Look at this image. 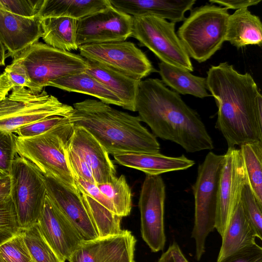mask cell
<instances>
[{"label":"cell","mask_w":262,"mask_h":262,"mask_svg":"<svg viewBox=\"0 0 262 262\" xmlns=\"http://www.w3.org/2000/svg\"><path fill=\"white\" fill-rule=\"evenodd\" d=\"M207 90L218 108L215 127L228 147L262 142V96L252 76L227 62L207 72Z\"/></svg>","instance_id":"6da1fadb"},{"label":"cell","mask_w":262,"mask_h":262,"mask_svg":"<svg viewBox=\"0 0 262 262\" xmlns=\"http://www.w3.org/2000/svg\"><path fill=\"white\" fill-rule=\"evenodd\" d=\"M136 111L141 121L149 126L156 137L174 142L188 152L214 148L213 140L198 114L159 79L140 81Z\"/></svg>","instance_id":"7a4b0ae2"},{"label":"cell","mask_w":262,"mask_h":262,"mask_svg":"<svg viewBox=\"0 0 262 262\" xmlns=\"http://www.w3.org/2000/svg\"><path fill=\"white\" fill-rule=\"evenodd\" d=\"M73 107L69 122L88 130L108 154L160 152L156 137L141 124L138 116L91 99L75 103Z\"/></svg>","instance_id":"3957f363"},{"label":"cell","mask_w":262,"mask_h":262,"mask_svg":"<svg viewBox=\"0 0 262 262\" xmlns=\"http://www.w3.org/2000/svg\"><path fill=\"white\" fill-rule=\"evenodd\" d=\"M74 129L69 122L33 137H16V152L33 164L43 174L59 182L80 194L69 167L67 150Z\"/></svg>","instance_id":"277c9868"},{"label":"cell","mask_w":262,"mask_h":262,"mask_svg":"<svg viewBox=\"0 0 262 262\" xmlns=\"http://www.w3.org/2000/svg\"><path fill=\"white\" fill-rule=\"evenodd\" d=\"M229 15L227 8L212 4L191 11L177 31L189 57L203 62L221 49L225 41Z\"/></svg>","instance_id":"5b68a950"},{"label":"cell","mask_w":262,"mask_h":262,"mask_svg":"<svg viewBox=\"0 0 262 262\" xmlns=\"http://www.w3.org/2000/svg\"><path fill=\"white\" fill-rule=\"evenodd\" d=\"M14 58L26 70L30 80L28 89L35 94L40 93L56 80L84 72L88 67V60L80 55L39 41Z\"/></svg>","instance_id":"8992f818"},{"label":"cell","mask_w":262,"mask_h":262,"mask_svg":"<svg viewBox=\"0 0 262 262\" xmlns=\"http://www.w3.org/2000/svg\"><path fill=\"white\" fill-rule=\"evenodd\" d=\"M224 155L210 151L199 165L192 187L194 198V222L192 237L195 243V258L205 252L208 235L215 229L218 184Z\"/></svg>","instance_id":"52a82bcc"},{"label":"cell","mask_w":262,"mask_h":262,"mask_svg":"<svg viewBox=\"0 0 262 262\" xmlns=\"http://www.w3.org/2000/svg\"><path fill=\"white\" fill-rule=\"evenodd\" d=\"M73 110L45 89L35 94L27 88L15 87L0 100V130L14 133L20 127L50 116L68 117Z\"/></svg>","instance_id":"ba28073f"},{"label":"cell","mask_w":262,"mask_h":262,"mask_svg":"<svg viewBox=\"0 0 262 262\" xmlns=\"http://www.w3.org/2000/svg\"><path fill=\"white\" fill-rule=\"evenodd\" d=\"M11 196L22 230L37 224L47 195L42 173L17 154L10 173Z\"/></svg>","instance_id":"9c48e42d"},{"label":"cell","mask_w":262,"mask_h":262,"mask_svg":"<svg viewBox=\"0 0 262 262\" xmlns=\"http://www.w3.org/2000/svg\"><path fill=\"white\" fill-rule=\"evenodd\" d=\"M175 24L153 15L133 17L131 36L161 61L192 72L193 65L175 32Z\"/></svg>","instance_id":"30bf717a"},{"label":"cell","mask_w":262,"mask_h":262,"mask_svg":"<svg viewBox=\"0 0 262 262\" xmlns=\"http://www.w3.org/2000/svg\"><path fill=\"white\" fill-rule=\"evenodd\" d=\"M80 55L141 80L157 71L146 55L130 41H123L81 46Z\"/></svg>","instance_id":"8fae6325"},{"label":"cell","mask_w":262,"mask_h":262,"mask_svg":"<svg viewBox=\"0 0 262 262\" xmlns=\"http://www.w3.org/2000/svg\"><path fill=\"white\" fill-rule=\"evenodd\" d=\"M165 185L160 176L146 175L138 202L141 232L151 251L162 250L166 242L164 231Z\"/></svg>","instance_id":"7c38bea8"},{"label":"cell","mask_w":262,"mask_h":262,"mask_svg":"<svg viewBox=\"0 0 262 262\" xmlns=\"http://www.w3.org/2000/svg\"><path fill=\"white\" fill-rule=\"evenodd\" d=\"M246 184L239 149L228 147L224 155L217 190L215 228L221 237L240 202L242 192Z\"/></svg>","instance_id":"4fadbf2b"},{"label":"cell","mask_w":262,"mask_h":262,"mask_svg":"<svg viewBox=\"0 0 262 262\" xmlns=\"http://www.w3.org/2000/svg\"><path fill=\"white\" fill-rule=\"evenodd\" d=\"M133 17L111 5L77 20L78 47L123 41L130 37Z\"/></svg>","instance_id":"5bb4252c"},{"label":"cell","mask_w":262,"mask_h":262,"mask_svg":"<svg viewBox=\"0 0 262 262\" xmlns=\"http://www.w3.org/2000/svg\"><path fill=\"white\" fill-rule=\"evenodd\" d=\"M136 239L127 230L118 234L83 240L69 262H135Z\"/></svg>","instance_id":"9a60e30c"},{"label":"cell","mask_w":262,"mask_h":262,"mask_svg":"<svg viewBox=\"0 0 262 262\" xmlns=\"http://www.w3.org/2000/svg\"><path fill=\"white\" fill-rule=\"evenodd\" d=\"M41 234L62 260H69L83 241L78 232L46 195L37 223Z\"/></svg>","instance_id":"2e32d148"},{"label":"cell","mask_w":262,"mask_h":262,"mask_svg":"<svg viewBox=\"0 0 262 262\" xmlns=\"http://www.w3.org/2000/svg\"><path fill=\"white\" fill-rule=\"evenodd\" d=\"M43 176L47 195L82 239L91 240L99 237L97 228L81 200L80 193L73 192L51 177Z\"/></svg>","instance_id":"e0dca14e"},{"label":"cell","mask_w":262,"mask_h":262,"mask_svg":"<svg viewBox=\"0 0 262 262\" xmlns=\"http://www.w3.org/2000/svg\"><path fill=\"white\" fill-rule=\"evenodd\" d=\"M69 149L81 157L91 169L96 184L109 182L116 170L108 154L85 128L74 126Z\"/></svg>","instance_id":"ac0fdd59"},{"label":"cell","mask_w":262,"mask_h":262,"mask_svg":"<svg viewBox=\"0 0 262 262\" xmlns=\"http://www.w3.org/2000/svg\"><path fill=\"white\" fill-rule=\"evenodd\" d=\"M42 33L38 17H25L0 9V40L7 57L14 58L38 42Z\"/></svg>","instance_id":"d6986e66"},{"label":"cell","mask_w":262,"mask_h":262,"mask_svg":"<svg viewBox=\"0 0 262 262\" xmlns=\"http://www.w3.org/2000/svg\"><path fill=\"white\" fill-rule=\"evenodd\" d=\"M118 10L133 17L153 15L170 22L184 21L185 13L192 9L195 0H109Z\"/></svg>","instance_id":"ffe728a7"},{"label":"cell","mask_w":262,"mask_h":262,"mask_svg":"<svg viewBox=\"0 0 262 262\" xmlns=\"http://www.w3.org/2000/svg\"><path fill=\"white\" fill-rule=\"evenodd\" d=\"M117 163L145 172L146 175L161 174L187 169L195 164L184 155L169 157L160 152H127L114 155Z\"/></svg>","instance_id":"44dd1931"},{"label":"cell","mask_w":262,"mask_h":262,"mask_svg":"<svg viewBox=\"0 0 262 262\" xmlns=\"http://www.w3.org/2000/svg\"><path fill=\"white\" fill-rule=\"evenodd\" d=\"M88 61V67L85 72L114 93L121 101L122 108L135 112L136 99L141 80L132 78L98 62Z\"/></svg>","instance_id":"7402d4cb"},{"label":"cell","mask_w":262,"mask_h":262,"mask_svg":"<svg viewBox=\"0 0 262 262\" xmlns=\"http://www.w3.org/2000/svg\"><path fill=\"white\" fill-rule=\"evenodd\" d=\"M225 41L239 49L248 45L261 47L262 24L259 17L244 8L229 15Z\"/></svg>","instance_id":"603a6c76"},{"label":"cell","mask_w":262,"mask_h":262,"mask_svg":"<svg viewBox=\"0 0 262 262\" xmlns=\"http://www.w3.org/2000/svg\"><path fill=\"white\" fill-rule=\"evenodd\" d=\"M257 235L246 219L240 202L224 231L217 261L246 246L254 244Z\"/></svg>","instance_id":"cb8c5ba5"},{"label":"cell","mask_w":262,"mask_h":262,"mask_svg":"<svg viewBox=\"0 0 262 262\" xmlns=\"http://www.w3.org/2000/svg\"><path fill=\"white\" fill-rule=\"evenodd\" d=\"M111 5L109 0H43L37 17H66L79 20Z\"/></svg>","instance_id":"d4e9b609"},{"label":"cell","mask_w":262,"mask_h":262,"mask_svg":"<svg viewBox=\"0 0 262 262\" xmlns=\"http://www.w3.org/2000/svg\"><path fill=\"white\" fill-rule=\"evenodd\" d=\"M41 38L45 43L57 49L70 52L77 50V20L66 17L42 19Z\"/></svg>","instance_id":"484cf974"},{"label":"cell","mask_w":262,"mask_h":262,"mask_svg":"<svg viewBox=\"0 0 262 262\" xmlns=\"http://www.w3.org/2000/svg\"><path fill=\"white\" fill-rule=\"evenodd\" d=\"M69 92H76L95 97L107 104L122 107L121 101L106 86L86 72H82L61 78L50 84Z\"/></svg>","instance_id":"4316f807"},{"label":"cell","mask_w":262,"mask_h":262,"mask_svg":"<svg viewBox=\"0 0 262 262\" xmlns=\"http://www.w3.org/2000/svg\"><path fill=\"white\" fill-rule=\"evenodd\" d=\"M158 66L162 81L177 93L200 98L211 96L207 92L206 78L164 62L161 61Z\"/></svg>","instance_id":"83f0119b"},{"label":"cell","mask_w":262,"mask_h":262,"mask_svg":"<svg viewBox=\"0 0 262 262\" xmlns=\"http://www.w3.org/2000/svg\"><path fill=\"white\" fill-rule=\"evenodd\" d=\"M239 150L247 184L262 206V142L245 143Z\"/></svg>","instance_id":"f1b7e54d"},{"label":"cell","mask_w":262,"mask_h":262,"mask_svg":"<svg viewBox=\"0 0 262 262\" xmlns=\"http://www.w3.org/2000/svg\"><path fill=\"white\" fill-rule=\"evenodd\" d=\"M81 200L93 219L99 232V237L122 233V217L105 208L88 195L80 192Z\"/></svg>","instance_id":"f546056e"},{"label":"cell","mask_w":262,"mask_h":262,"mask_svg":"<svg viewBox=\"0 0 262 262\" xmlns=\"http://www.w3.org/2000/svg\"><path fill=\"white\" fill-rule=\"evenodd\" d=\"M97 185L101 192L111 202L117 215L123 217L130 214L132 194L124 175L115 177L109 182Z\"/></svg>","instance_id":"4dcf8cb0"},{"label":"cell","mask_w":262,"mask_h":262,"mask_svg":"<svg viewBox=\"0 0 262 262\" xmlns=\"http://www.w3.org/2000/svg\"><path fill=\"white\" fill-rule=\"evenodd\" d=\"M21 234L32 262H65L46 242L37 224L22 230Z\"/></svg>","instance_id":"1f68e13d"},{"label":"cell","mask_w":262,"mask_h":262,"mask_svg":"<svg viewBox=\"0 0 262 262\" xmlns=\"http://www.w3.org/2000/svg\"><path fill=\"white\" fill-rule=\"evenodd\" d=\"M22 231L11 196L0 201V245Z\"/></svg>","instance_id":"d6a6232c"},{"label":"cell","mask_w":262,"mask_h":262,"mask_svg":"<svg viewBox=\"0 0 262 262\" xmlns=\"http://www.w3.org/2000/svg\"><path fill=\"white\" fill-rule=\"evenodd\" d=\"M240 204L246 219L256 233L257 238L261 240L262 239V206L258 203L247 184L243 189Z\"/></svg>","instance_id":"836d02e7"},{"label":"cell","mask_w":262,"mask_h":262,"mask_svg":"<svg viewBox=\"0 0 262 262\" xmlns=\"http://www.w3.org/2000/svg\"><path fill=\"white\" fill-rule=\"evenodd\" d=\"M0 262H32L21 232L0 245Z\"/></svg>","instance_id":"e575fe53"},{"label":"cell","mask_w":262,"mask_h":262,"mask_svg":"<svg viewBox=\"0 0 262 262\" xmlns=\"http://www.w3.org/2000/svg\"><path fill=\"white\" fill-rule=\"evenodd\" d=\"M69 122L68 117L52 116L17 128L15 133L21 138H30L41 135L51 128Z\"/></svg>","instance_id":"d590c367"},{"label":"cell","mask_w":262,"mask_h":262,"mask_svg":"<svg viewBox=\"0 0 262 262\" xmlns=\"http://www.w3.org/2000/svg\"><path fill=\"white\" fill-rule=\"evenodd\" d=\"M16 137L0 130V173L10 174L12 163L17 155Z\"/></svg>","instance_id":"8d00e7d4"},{"label":"cell","mask_w":262,"mask_h":262,"mask_svg":"<svg viewBox=\"0 0 262 262\" xmlns=\"http://www.w3.org/2000/svg\"><path fill=\"white\" fill-rule=\"evenodd\" d=\"M43 0H0V9L25 17H36Z\"/></svg>","instance_id":"74e56055"},{"label":"cell","mask_w":262,"mask_h":262,"mask_svg":"<svg viewBox=\"0 0 262 262\" xmlns=\"http://www.w3.org/2000/svg\"><path fill=\"white\" fill-rule=\"evenodd\" d=\"M216 262H262V248L255 243L243 247Z\"/></svg>","instance_id":"f35d334b"},{"label":"cell","mask_w":262,"mask_h":262,"mask_svg":"<svg viewBox=\"0 0 262 262\" xmlns=\"http://www.w3.org/2000/svg\"><path fill=\"white\" fill-rule=\"evenodd\" d=\"M67 159L74 177H78L96 184L91 169L89 165L81 157L69 148L67 150Z\"/></svg>","instance_id":"ab89813d"},{"label":"cell","mask_w":262,"mask_h":262,"mask_svg":"<svg viewBox=\"0 0 262 262\" xmlns=\"http://www.w3.org/2000/svg\"><path fill=\"white\" fill-rule=\"evenodd\" d=\"M74 178L76 185L79 192L88 195L108 210L116 214L112 203L110 200L101 192L96 184L86 181L78 177H74Z\"/></svg>","instance_id":"60d3db41"},{"label":"cell","mask_w":262,"mask_h":262,"mask_svg":"<svg viewBox=\"0 0 262 262\" xmlns=\"http://www.w3.org/2000/svg\"><path fill=\"white\" fill-rule=\"evenodd\" d=\"M9 76L14 88H28L30 80L28 73L23 64L13 58L12 62L7 66L5 71Z\"/></svg>","instance_id":"b9f144b4"},{"label":"cell","mask_w":262,"mask_h":262,"mask_svg":"<svg viewBox=\"0 0 262 262\" xmlns=\"http://www.w3.org/2000/svg\"><path fill=\"white\" fill-rule=\"evenodd\" d=\"M157 262H188L176 242L169 246Z\"/></svg>","instance_id":"7bdbcfd3"},{"label":"cell","mask_w":262,"mask_h":262,"mask_svg":"<svg viewBox=\"0 0 262 262\" xmlns=\"http://www.w3.org/2000/svg\"><path fill=\"white\" fill-rule=\"evenodd\" d=\"M261 2V0H210L209 2L213 4H219L225 8L231 9L239 10L256 5Z\"/></svg>","instance_id":"ee69618b"},{"label":"cell","mask_w":262,"mask_h":262,"mask_svg":"<svg viewBox=\"0 0 262 262\" xmlns=\"http://www.w3.org/2000/svg\"><path fill=\"white\" fill-rule=\"evenodd\" d=\"M11 189L10 175L0 173V201L11 196Z\"/></svg>","instance_id":"f6af8a7d"},{"label":"cell","mask_w":262,"mask_h":262,"mask_svg":"<svg viewBox=\"0 0 262 262\" xmlns=\"http://www.w3.org/2000/svg\"><path fill=\"white\" fill-rule=\"evenodd\" d=\"M14 88L8 74L4 72L0 74V100L5 98Z\"/></svg>","instance_id":"bcb514c9"},{"label":"cell","mask_w":262,"mask_h":262,"mask_svg":"<svg viewBox=\"0 0 262 262\" xmlns=\"http://www.w3.org/2000/svg\"><path fill=\"white\" fill-rule=\"evenodd\" d=\"M6 52V50L0 40V66H4L5 65L6 59L7 57V55Z\"/></svg>","instance_id":"7dc6e473"}]
</instances>
